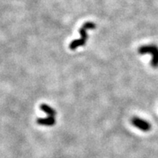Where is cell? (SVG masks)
Masks as SVG:
<instances>
[{
	"instance_id": "1",
	"label": "cell",
	"mask_w": 158,
	"mask_h": 158,
	"mask_svg": "<svg viewBox=\"0 0 158 158\" xmlns=\"http://www.w3.org/2000/svg\"><path fill=\"white\" fill-rule=\"evenodd\" d=\"M95 28H96V24L93 23L88 22L84 23L82 27L80 29V38L79 40H73L69 45V48L71 50L75 51L76 48L84 46L88 38V31L90 30V29H95Z\"/></svg>"
},
{
	"instance_id": "2",
	"label": "cell",
	"mask_w": 158,
	"mask_h": 158,
	"mask_svg": "<svg viewBox=\"0 0 158 158\" xmlns=\"http://www.w3.org/2000/svg\"><path fill=\"white\" fill-rule=\"evenodd\" d=\"M139 54H149L152 56L151 65L152 68H158V47L155 44L143 45L138 49Z\"/></svg>"
},
{
	"instance_id": "3",
	"label": "cell",
	"mask_w": 158,
	"mask_h": 158,
	"mask_svg": "<svg viewBox=\"0 0 158 158\" xmlns=\"http://www.w3.org/2000/svg\"><path fill=\"white\" fill-rule=\"evenodd\" d=\"M132 124L136 128L144 132H148L151 129V124L147 120L140 118V117H136V116L133 117L132 119Z\"/></svg>"
},
{
	"instance_id": "4",
	"label": "cell",
	"mask_w": 158,
	"mask_h": 158,
	"mask_svg": "<svg viewBox=\"0 0 158 158\" xmlns=\"http://www.w3.org/2000/svg\"><path fill=\"white\" fill-rule=\"evenodd\" d=\"M37 123L44 126H52L56 124V116H47L46 118H40L37 120Z\"/></svg>"
},
{
	"instance_id": "5",
	"label": "cell",
	"mask_w": 158,
	"mask_h": 158,
	"mask_svg": "<svg viewBox=\"0 0 158 158\" xmlns=\"http://www.w3.org/2000/svg\"><path fill=\"white\" fill-rule=\"evenodd\" d=\"M40 109L42 111H44L45 113L47 114V116H56V111L55 109L50 107L49 105L46 104H43L41 106H40Z\"/></svg>"
}]
</instances>
